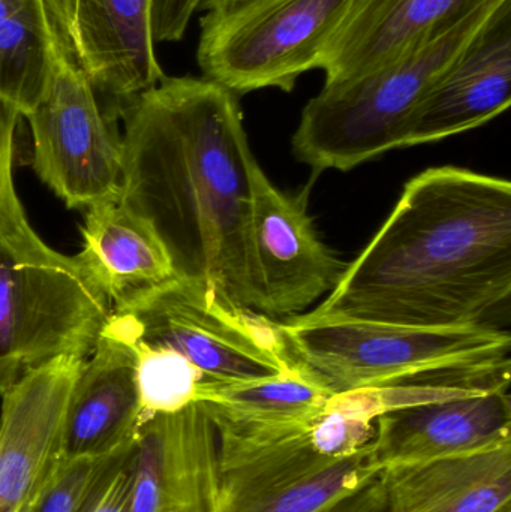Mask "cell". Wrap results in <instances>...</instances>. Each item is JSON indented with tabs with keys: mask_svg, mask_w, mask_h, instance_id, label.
Returning <instances> with one entry per match:
<instances>
[{
	"mask_svg": "<svg viewBox=\"0 0 511 512\" xmlns=\"http://www.w3.org/2000/svg\"><path fill=\"white\" fill-rule=\"evenodd\" d=\"M111 313L74 258L0 239V396L56 358L89 357Z\"/></svg>",
	"mask_w": 511,
	"mask_h": 512,
	"instance_id": "5b68a950",
	"label": "cell"
},
{
	"mask_svg": "<svg viewBox=\"0 0 511 512\" xmlns=\"http://www.w3.org/2000/svg\"><path fill=\"white\" fill-rule=\"evenodd\" d=\"M510 387L387 412L375 420L381 469L473 456L511 444Z\"/></svg>",
	"mask_w": 511,
	"mask_h": 512,
	"instance_id": "5bb4252c",
	"label": "cell"
},
{
	"mask_svg": "<svg viewBox=\"0 0 511 512\" xmlns=\"http://www.w3.org/2000/svg\"><path fill=\"white\" fill-rule=\"evenodd\" d=\"M506 2L488 0L452 29L377 71L324 84L303 108L294 132L297 158L317 173H345L401 149L420 102Z\"/></svg>",
	"mask_w": 511,
	"mask_h": 512,
	"instance_id": "3957f363",
	"label": "cell"
},
{
	"mask_svg": "<svg viewBox=\"0 0 511 512\" xmlns=\"http://www.w3.org/2000/svg\"><path fill=\"white\" fill-rule=\"evenodd\" d=\"M54 51L110 99L113 114L165 77L150 29L152 0H42Z\"/></svg>",
	"mask_w": 511,
	"mask_h": 512,
	"instance_id": "30bf717a",
	"label": "cell"
},
{
	"mask_svg": "<svg viewBox=\"0 0 511 512\" xmlns=\"http://www.w3.org/2000/svg\"><path fill=\"white\" fill-rule=\"evenodd\" d=\"M314 421L266 441L218 439V512H324L383 471L372 442L351 456L320 453L312 442Z\"/></svg>",
	"mask_w": 511,
	"mask_h": 512,
	"instance_id": "ba28073f",
	"label": "cell"
},
{
	"mask_svg": "<svg viewBox=\"0 0 511 512\" xmlns=\"http://www.w3.org/2000/svg\"><path fill=\"white\" fill-rule=\"evenodd\" d=\"M86 358L60 357L2 394L0 512H21L66 459L69 400Z\"/></svg>",
	"mask_w": 511,
	"mask_h": 512,
	"instance_id": "7c38bea8",
	"label": "cell"
},
{
	"mask_svg": "<svg viewBox=\"0 0 511 512\" xmlns=\"http://www.w3.org/2000/svg\"><path fill=\"white\" fill-rule=\"evenodd\" d=\"M219 496L218 432L201 403L140 424L131 512H218Z\"/></svg>",
	"mask_w": 511,
	"mask_h": 512,
	"instance_id": "4fadbf2b",
	"label": "cell"
},
{
	"mask_svg": "<svg viewBox=\"0 0 511 512\" xmlns=\"http://www.w3.org/2000/svg\"><path fill=\"white\" fill-rule=\"evenodd\" d=\"M119 203L155 231L177 279L258 312L251 248L252 153L239 96L164 77L122 113Z\"/></svg>",
	"mask_w": 511,
	"mask_h": 512,
	"instance_id": "6da1fadb",
	"label": "cell"
},
{
	"mask_svg": "<svg viewBox=\"0 0 511 512\" xmlns=\"http://www.w3.org/2000/svg\"><path fill=\"white\" fill-rule=\"evenodd\" d=\"M140 423L134 352L102 331L69 400L65 456H114L134 444Z\"/></svg>",
	"mask_w": 511,
	"mask_h": 512,
	"instance_id": "e0dca14e",
	"label": "cell"
},
{
	"mask_svg": "<svg viewBox=\"0 0 511 512\" xmlns=\"http://www.w3.org/2000/svg\"><path fill=\"white\" fill-rule=\"evenodd\" d=\"M353 0H203L198 66L237 96L291 92L318 69Z\"/></svg>",
	"mask_w": 511,
	"mask_h": 512,
	"instance_id": "52a82bcc",
	"label": "cell"
},
{
	"mask_svg": "<svg viewBox=\"0 0 511 512\" xmlns=\"http://www.w3.org/2000/svg\"><path fill=\"white\" fill-rule=\"evenodd\" d=\"M120 342L128 345L135 355L141 423L153 415L174 414L198 403L207 379L185 357L159 346L132 340Z\"/></svg>",
	"mask_w": 511,
	"mask_h": 512,
	"instance_id": "7402d4cb",
	"label": "cell"
},
{
	"mask_svg": "<svg viewBox=\"0 0 511 512\" xmlns=\"http://www.w3.org/2000/svg\"><path fill=\"white\" fill-rule=\"evenodd\" d=\"M134 465L135 442L117 457L84 512H131Z\"/></svg>",
	"mask_w": 511,
	"mask_h": 512,
	"instance_id": "d4e9b609",
	"label": "cell"
},
{
	"mask_svg": "<svg viewBox=\"0 0 511 512\" xmlns=\"http://www.w3.org/2000/svg\"><path fill=\"white\" fill-rule=\"evenodd\" d=\"M488 0H353L318 69L326 83L353 80L423 47Z\"/></svg>",
	"mask_w": 511,
	"mask_h": 512,
	"instance_id": "2e32d148",
	"label": "cell"
},
{
	"mask_svg": "<svg viewBox=\"0 0 511 512\" xmlns=\"http://www.w3.org/2000/svg\"><path fill=\"white\" fill-rule=\"evenodd\" d=\"M33 168L68 207L119 200L122 149L95 90L56 53L44 96L27 114Z\"/></svg>",
	"mask_w": 511,
	"mask_h": 512,
	"instance_id": "9c48e42d",
	"label": "cell"
},
{
	"mask_svg": "<svg viewBox=\"0 0 511 512\" xmlns=\"http://www.w3.org/2000/svg\"><path fill=\"white\" fill-rule=\"evenodd\" d=\"M54 59L42 0H0V96L23 117L44 96Z\"/></svg>",
	"mask_w": 511,
	"mask_h": 512,
	"instance_id": "44dd1931",
	"label": "cell"
},
{
	"mask_svg": "<svg viewBox=\"0 0 511 512\" xmlns=\"http://www.w3.org/2000/svg\"><path fill=\"white\" fill-rule=\"evenodd\" d=\"M102 331L116 339L171 349L207 381H258L296 366L279 322L224 303L177 277L113 310Z\"/></svg>",
	"mask_w": 511,
	"mask_h": 512,
	"instance_id": "8992f818",
	"label": "cell"
},
{
	"mask_svg": "<svg viewBox=\"0 0 511 512\" xmlns=\"http://www.w3.org/2000/svg\"><path fill=\"white\" fill-rule=\"evenodd\" d=\"M291 358L333 394L510 357L507 328H423L297 315L279 322Z\"/></svg>",
	"mask_w": 511,
	"mask_h": 512,
	"instance_id": "277c9868",
	"label": "cell"
},
{
	"mask_svg": "<svg viewBox=\"0 0 511 512\" xmlns=\"http://www.w3.org/2000/svg\"><path fill=\"white\" fill-rule=\"evenodd\" d=\"M324 512H386V487L381 472L353 495L347 496Z\"/></svg>",
	"mask_w": 511,
	"mask_h": 512,
	"instance_id": "4316f807",
	"label": "cell"
},
{
	"mask_svg": "<svg viewBox=\"0 0 511 512\" xmlns=\"http://www.w3.org/2000/svg\"><path fill=\"white\" fill-rule=\"evenodd\" d=\"M386 512H511V444L381 471Z\"/></svg>",
	"mask_w": 511,
	"mask_h": 512,
	"instance_id": "d6986e66",
	"label": "cell"
},
{
	"mask_svg": "<svg viewBox=\"0 0 511 512\" xmlns=\"http://www.w3.org/2000/svg\"><path fill=\"white\" fill-rule=\"evenodd\" d=\"M21 117V111L0 96V239L32 243L39 240V236L30 227L18 200L12 171L15 129Z\"/></svg>",
	"mask_w": 511,
	"mask_h": 512,
	"instance_id": "cb8c5ba5",
	"label": "cell"
},
{
	"mask_svg": "<svg viewBox=\"0 0 511 512\" xmlns=\"http://www.w3.org/2000/svg\"><path fill=\"white\" fill-rule=\"evenodd\" d=\"M332 391L296 363L273 378L246 382H204L198 403L218 436H260L312 423L326 409Z\"/></svg>",
	"mask_w": 511,
	"mask_h": 512,
	"instance_id": "ffe728a7",
	"label": "cell"
},
{
	"mask_svg": "<svg viewBox=\"0 0 511 512\" xmlns=\"http://www.w3.org/2000/svg\"><path fill=\"white\" fill-rule=\"evenodd\" d=\"M511 298V183L434 167L405 185L312 318L423 328L500 327Z\"/></svg>",
	"mask_w": 511,
	"mask_h": 512,
	"instance_id": "7a4b0ae2",
	"label": "cell"
},
{
	"mask_svg": "<svg viewBox=\"0 0 511 512\" xmlns=\"http://www.w3.org/2000/svg\"><path fill=\"white\" fill-rule=\"evenodd\" d=\"M203 0H152L150 29L156 42L180 41Z\"/></svg>",
	"mask_w": 511,
	"mask_h": 512,
	"instance_id": "484cf974",
	"label": "cell"
},
{
	"mask_svg": "<svg viewBox=\"0 0 511 512\" xmlns=\"http://www.w3.org/2000/svg\"><path fill=\"white\" fill-rule=\"evenodd\" d=\"M123 451L108 457H66L21 512H84Z\"/></svg>",
	"mask_w": 511,
	"mask_h": 512,
	"instance_id": "603a6c76",
	"label": "cell"
},
{
	"mask_svg": "<svg viewBox=\"0 0 511 512\" xmlns=\"http://www.w3.org/2000/svg\"><path fill=\"white\" fill-rule=\"evenodd\" d=\"M81 236L83 248L74 259L113 310L176 277L155 231L117 200L87 207Z\"/></svg>",
	"mask_w": 511,
	"mask_h": 512,
	"instance_id": "ac0fdd59",
	"label": "cell"
},
{
	"mask_svg": "<svg viewBox=\"0 0 511 512\" xmlns=\"http://www.w3.org/2000/svg\"><path fill=\"white\" fill-rule=\"evenodd\" d=\"M309 191L287 194L261 165L252 170L251 248L260 306L267 316L299 315L338 285L348 264L320 239Z\"/></svg>",
	"mask_w": 511,
	"mask_h": 512,
	"instance_id": "8fae6325",
	"label": "cell"
},
{
	"mask_svg": "<svg viewBox=\"0 0 511 512\" xmlns=\"http://www.w3.org/2000/svg\"><path fill=\"white\" fill-rule=\"evenodd\" d=\"M511 104V0L434 84L405 126L401 149L480 128Z\"/></svg>",
	"mask_w": 511,
	"mask_h": 512,
	"instance_id": "9a60e30c",
	"label": "cell"
}]
</instances>
